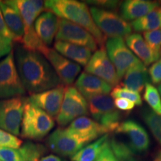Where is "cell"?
I'll return each mask as SVG.
<instances>
[{
    "instance_id": "obj_15",
    "label": "cell",
    "mask_w": 161,
    "mask_h": 161,
    "mask_svg": "<svg viewBox=\"0 0 161 161\" xmlns=\"http://www.w3.org/2000/svg\"><path fill=\"white\" fill-rule=\"evenodd\" d=\"M66 129L85 145L108 133V130L102 125L86 116L77 118Z\"/></svg>"
},
{
    "instance_id": "obj_5",
    "label": "cell",
    "mask_w": 161,
    "mask_h": 161,
    "mask_svg": "<svg viewBox=\"0 0 161 161\" xmlns=\"http://www.w3.org/2000/svg\"><path fill=\"white\" fill-rule=\"evenodd\" d=\"M25 92L18 75L12 51L0 60V100L23 96Z\"/></svg>"
},
{
    "instance_id": "obj_23",
    "label": "cell",
    "mask_w": 161,
    "mask_h": 161,
    "mask_svg": "<svg viewBox=\"0 0 161 161\" xmlns=\"http://www.w3.org/2000/svg\"><path fill=\"white\" fill-rule=\"evenodd\" d=\"M126 45L145 66H149L155 61L152 52L147 45L143 37L139 33L130 34L125 37Z\"/></svg>"
},
{
    "instance_id": "obj_6",
    "label": "cell",
    "mask_w": 161,
    "mask_h": 161,
    "mask_svg": "<svg viewBox=\"0 0 161 161\" xmlns=\"http://www.w3.org/2000/svg\"><path fill=\"white\" fill-rule=\"evenodd\" d=\"M89 114L87 102L74 86L66 87L63 102L56 121L60 126H66L80 116Z\"/></svg>"
},
{
    "instance_id": "obj_46",
    "label": "cell",
    "mask_w": 161,
    "mask_h": 161,
    "mask_svg": "<svg viewBox=\"0 0 161 161\" xmlns=\"http://www.w3.org/2000/svg\"><path fill=\"white\" fill-rule=\"evenodd\" d=\"M160 55H161V52H160Z\"/></svg>"
},
{
    "instance_id": "obj_17",
    "label": "cell",
    "mask_w": 161,
    "mask_h": 161,
    "mask_svg": "<svg viewBox=\"0 0 161 161\" xmlns=\"http://www.w3.org/2000/svg\"><path fill=\"white\" fill-rule=\"evenodd\" d=\"M75 88L84 98L97 95H108L112 91V86L97 76L83 72L75 84Z\"/></svg>"
},
{
    "instance_id": "obj_9",
    "label": "cell",
    "mask_w": 161,
    "mask_h": 161,
    "mask_svg": "<svg viewBox=\"0 0 161 161\" xmlns=\"http://www.w3.org/2000/svg\"><path fill=\"white\" fill-rule=\"evenodd\" d=\"M55 40L83 46L92 52H96L98 48L97 42L90 32L72 22L60 18Z\"/></svg>"
},
{
    "instance_id": "obj_36",
    "label": "cell",
    "mask_w": 161,
    "mask_h": 161,
    "mask_svg": "<svg viewBox=\"0 0 161 161\" xmlns=\"http://www.w3.org/2000/svg\"><path fill=\"white\" fill-rule=\"evenodd\" d=\"M148 71L150 80L154 84H161V59L157 60L150 66Z\"/></svg>"
},
{
    "instance_id": "obj_28",
    "label": "cell",
    "mask_w": 161,
    "mask_h": 161,
    "mask_svg": "<svg viewBox=\"0 0 161 161\" xmlns=\"http://www.w3.org/2000/svg\"><path fill=\"white\" fill-rule=\"evenodd\" d=\"M19 151L23 157V161H40L47 152V148L43 145L29 141L20 147Z\"/></svg>"
},
{
    "instance_id": "obj_34",
    "label": "cell",
    "mask_w": 161,
    "mask_h": 161,
    "mask_svg": "<svg viewBox=\"0 0 161 161\" xmlns=\"http://www.w3.org/2000/svg\"><path fill=\"white\" fill-rule=\"evenodd\" d=\"M23 141L14 134L0 129V148L17 149L22 146Z\"/></svg>"
},
{
    "instance_id": "obj_37",
    "label": "cell",
    "mask_w": 161,
    "mask_h": 161,
    "mask_svg": "<svg viewBox=\"0 0 161 161\" xmlns=\"http://www.w3.org/2000/svg\"><path fill=\"white\" fill-rule=\"evenodd\" d=\"M96 161H135L134 160H123L119 159L117 157H116L114 152H112L111 148L110 146V140L107 142L105 147L102 151V154Z\"/></svg>"
},
{
    "instance_id": "obj_22",
    "label": "cell",
    "mask_w": 161,
    "mask_h": 161,
    "mask_svg": "<svg viewBox=\"0 0 161 161\" xmlns=\"http://www.w3.org/2000/svg\"><path fill=\"white\" fill-rule=\"evenodd\" d=\"M55 49L58 53L80 66H85L92 57V51L86 47L66 42L56 41Z\"/></svg>"
},
{
    "instance_id": "obj_42",
    "label": "cell",
    "mask_w": 161,
    "mask_h": 161,
    "mask_svg": "<svg viewBox=\"0 0 161 161\" xmlns=\"http://www.w3.org/2000/svg\"><path fill=\"white\" fill-rule=\"evenodd\" d=\"M40 161H62L59 157L54 155V154H49V155L45 156L42 158Z\"/></svg>"
},
{
    "instance_id": "obj_41",
    "label": "cell",
    "mask_w": 161,
    "mask_h": 161,
    "mask_svg": "<svg viewBox=\"0 0 161 161\" xmlns=\"http://www.w3.org/2000/svg\"><path fill=\"white\" fill-rule=\"evenodd\" d=\"M88 3L90 4H95L97 5H102L104 7L108 8L110 9H116L117 8V5H119V2L116 1H90Z\"/></svg>"
},
{
    "instance_id": "obj_47",
    "label": "cell",
    "mask_w": 161,
    "mask_h": 161,
    "mask_svg": "<svg viewBox=\"0 0 161 161\" xmlns=\"http://www.w3.org/2000/svg\"><path fill=\"white\" fill-rule=\"evenodd\" d=\"M64 161H66V160H64Z\"/></svg>"
},
{
    "instance_id": "obj_19",
    "label": "cell",
    "mask_w": 161,
    "mask_h": 161,
    "mask_svg": "<svg viewBox=\"0 0 161 161\" xmlns=\"http://www.w3.org/2000/svg\"><path fill=\"white\" fill-rule=\"evenodd\" d=\"M159 7L156 2L146 0H127L121 5V17L125 21H134Z\"/></svg>"
},
{
    "instance_id": "obj_8",
    "label": "cell",
    "mask_w": 161,
    "mask_h": 161,
    "mask_svg": "<svg viewBox=\"0 0 161 161\" xmlns=\"http://www.w3.org/2000/svg\"><path fill=\"white\" fill-rule=\"evenodd\" d=\"M105 48L107 54L114 64L119 79L124 77L130 68L141 62L130 51L122 37L108 39L105 41Z\"/></svg>"
},
{
    "instance_id": "obj_11",
    "label": "cell",
    "mask_w": 161,
    "mask_h": 161,
    "mask_svg": "<svg viewBox=\"0 0 161 161\" xmlns=\"http://www.w3.org/2000/svg\"><path fill=\"white\" fill-rule=\"evenodd\" d=\"M47 146L52 152L62 157H72L84 148L85 144L68 131L58 128L48 136Z\"/></svg>"
},
{
    "instance_id": "obj_14",
    "label": "cell",
    "mask_w": 161,
    "mask_h": 161,
    "mask_svg": "<svg viewBox=\"0 0 161 161\" xmlns=\"http://www.w3.org/2000/svg\"><path fill=\"white\" fill-rule=\"evenodd\" d=\"M115 132L127 136L128 146L134 153L144 152L149 148L150 140L148 133L136 121L129 119L121 122Z\"/></svg>"
},
{
    "instance_id": "obj_43",
    "label": "cell",
    "mask_w": 161,
    "mask_h": 161,
    "mask_svg": "<svg viewBox=\"0 0 161 161\" xmlns=\"http://www.w3.org/2000/svg\"><path fill=\"white\" fill-rule=\"evenodd\" d=\"M158 89V92H159V93H160V97H161V84H159Z\"/></svg>"
},
{
    "instance_id": "obj_7",
    "label": "cell",
    "mask_w": 161,
    "mask_h": 161,
    "mask_svg": "<svg viewBox=\"0 0 161 161\" xmlns=\"http://www.w3.org/2000/svg\"><path fill=\"white\" fill-rule=\"evenodd\" d=\"M26 102L27 98L23 96L0 100V129L19 135Z\"/></svg>"
},
{
    "instance_id": "obj_3",
    "label": "cell",
    "mask_w": 161,
    "mask_h": 161,
    "mask_svg": "<svg viewBox=\"0 0 161 161\" xmlns=\"http://www.w3.org/2000/svg\"><path fill=\"white\" fill-rule=\"evenodd\" d=\"M55 120L43 110L26 102L21 123V136L29 140H40L55 127Z\"/></svg>"
},
{
    "instance_id": "obj_18",
    "label": "cell",
    "mask_w": 161,
    "mask_h": 161,
    "mask_svg": "<svg viewBox=\"0 0 161 161\" xmlns=\"http://www.w3.org/2000/svg\"><path fill=\"white\" fill-rule=\"evenodd\" d=\"M59 17L53 12L47 11L41 14L35 23V29L38 37L42 41L49 46L52 45L54 38L58 33Z\"/></svg>"
},
{
    "instance_id": "obj_45",
    "label": "cell",
    "mask_w": 161,
    "mask_h": 161,
    "mask_svg": "<svg viewBox=\"0 0 161 161\" xmlns=\"http://www.w3.org/2000/svg\"><path fill=\"white\" fill-rule=\"evenodd\" d=\"M154 161H161V160H160V159H158V158H157L156 160H154Z\"/></svg>"
},
{
    "instance_id": "obj_20",
    "label": "cell",
    "mask_w": 161,
    "mask_h": 161,
    "mask_svg": "<svg viewBox=\"0 0 161 161\" xmlns=\"http://www.w3.org/2000/svg\"><path fill=\"white\" fill-rule=\"evenodd\" d=\"M149 75L146 66L142 62L132 66L125 74L122 81L124 87L140 94L149 80Z\"/></svg>"
},
{
    "instance_id": "obj_4",
    "label": "cell",
    "mask_w": 161,
    "mask_h": 161,
    "mask_svg": "<svg viewBox=\"0 0 161 161\" xmlns=\"http://www.w3.org/2000/svg\"><path fill=\"white\" fill-rule=\"evenodd\" d=\"M90 11L98 29L105 37H125L131 34L130 24L114 11L98 7H91Z\"/></svg>"
},
{
    "instance_id": "obj_25",
    "label": "cell",
    "mask_w": 161,
    "mask_h": 161,
    "mask_svg": "<svg viewBox=\"0 0 161 161\" xmlns=\"http://www.w3.org/2000/svg\"><path fill=\"white\" fill-rule=\"evenodd\" d=\"M109 141L108 134H104L78 152L71 158L72 161H96L99 158L107 142Z\"/></svg>"
},
{
    "instance_id": "obj_39",
    "label": "cell",
    "mask_w": 161,
    "mask_h": 161,
    "mask_svg": "<svg viewBox=\"0 0 161 161\" xmlns=\"http://www.w3.org/2000/svg\"><path fill=\"white\" fill-rule=\"evenodd\" d=\"M0 36L6 40H9V41H14V37L6 25L1 9H0Z\"/></svg>"
},
{
    "instance_id": "obj_44",
    "label": "cell",
    "mask_w": 161,
    "mask_h": 161,
    "mask_svg": "<svg viewBox=\"0 0 161 161\" xmlns=\"http://www.w3.org/2000/svg\"><path fill=\"white\" fill-rule=\"evenodd\" d=\"M158 159H160V160H161V152H160V153H159V154H158Z\"/></svg>"
},
{
    "instance_id": "obj_33",
    "label": "cell",
    "mask_w": 161,
    "mask_h": 161,
    "mask_svg": "<svg viewBox=\"0 0 161 161\" xmlns=\"http://www.w3.org/2000/svg\"><path fill=\"white\" fill-rule=\"evenodd\" d=\"M110 96L114 98H125V99L134 102L135 105L137 106H141L142 104V101L140 94L119 86H116L112 90L111 92H110Z\"/></svg>"
},
{
    "instance_id": "obj_1",
    "label": "cell",
    "mask_w": 161,
    "mask_h": 161,
    "mask_svg": "<svg viewBox=\"0 0 161 161\" xmlns=\"http://www.w3.org/2000/svg\"><path fill=\"white\" fill-rule=\"evenodd\" d=\"M14 55L19 79L31 95L61 85L49 60L41 53L29 51L18 43Z\"/></svg>"
},
{
    "instance_id": "obj_35",
    "label": "cell",
    "mask_w": 161,
    "mask_h": 161,
    "mask_svg": "<svg viewBox=\"0 0 161 161\" xmlns=\"http://www.w3.org/2000/svg\"><path fill=\"white\" fill-rule=\"evenodd\" d=\"M0 161H23V159L17 149L0 148Z\"/></svg>"
},
{
    "instance_id": "obj_40",
    "label": "cell",
    "mask_w": 161,
    "mask_h": 161,
    "mask_svg": "<svg viewBox=\"0 0 161 161\" xmlns=\"http://www.w3.org/2000/svg\"><path fill=\"white\" fill-rule=\"evenodd\" d=\"M12 52V42L0 36V58L8 55Z\"/></svg>"
},
{
    "instance_id": "obj_31",
    "label": "cell",
    "mask_w": 161,
    "mask_h": 161,
    "mask_svg": "<svg viewBox=\"0 0 161 161\" xmlns=\"http://www.w3.org/2000/svg\"><path fill=\"white\" fill-rule=\"evenodd\" d=\"M110 146L112 152L119 159L123 160H134V154H135L128 144L125 143L116 137H113L110 140Z\"/></svg>"
},
{
    "instance_id": "obj_16",
    "label": "cell",
    "mask_w": 161,
    "mask_h": 161,
    "mask_svg": "<svg viewBox=\"0 0 161 161\" xmlns=\"http://www.w3.org/2000/svg\"><path fill=\"white\" fill-rule=\"evenodd\" d=\"M0 9L8 29L14 37V42L21 44L25 34V25L14 1H0Z\"/></svg>"
},
{
    "instance_id": "obj_29",
    "label": "cell",
    "mask_w": 161,
    "mask_h": 161,
    "mask_svg": "<svg viewBox=\"0 0 161 161\" xmlns=\"http://www.w3.org/2000/svg\"><path fill=\"white\" fill-rule=\"evenodd\" d=\"M141 116L145 123L148 127L153 136L161 145V116H159L151 109L144 108L141 111Z\"/></svg>"
},
{
    "instance_id": "obj_13",
    "label": "cell",
    "mask_w": 161,
    "mask_h": 161,
    "mask_svg": "<svg viewBox=\"0 0 161 161\" xmlns=\"http://www.w3.org/2000/svg\"><path fill=\"white\" fill-rule=\"evenodd\" d=\"M45 57L64 85L70 86L75 81L81 69L80 65L60 55L55 49L49 48Z\"/></svg>"
},
{
    "instance_id": "obj_24",
    "label": "cell",
    "mask_w": 161,
    "mask_h": 161,
    "mask_svg": "<svg viewBox=\"0 0 161 161\" xmlns=\"http://www.w3.org/2000/svg\"><path fill=\"white\" fill-rule=\"evenodd\" d=\"M14 3L23 19L25 29L34 26V22L45 9L43 1L15 0Z\"/></svg>"
},
{
    "instance_id": "obj_27",
    "label": "cell",
    "mask_w": 161,
    "mask_h": 161,
    "mask_svg": "<svg viewBox=\"0 0 161 161\" xmlns=\"http://www.w3.org/2000/svg\"><path fill=\"white\" fill-rule=\"evenodd\" d=\"M21 45L29 51L40 52L44 56L49 49V48L38 37L35 26L25 29V34Z\"/></svg>"
},
{
    "instance_id": "obj_12",
    "label": "cell",
    "mask_w": 161,
    "mask_h": 161,
    "mask_svg": "<svg viewBox=\"0 0 161 161\" xmlns=\"http://www.w3.org/2000/svg\"><path fill=\"white\" fill-rule=\"evenodd\" d=\"M65 90L64 84H61L53 89L32 94L27 98V102L43 110L52 118L57 117L61 108Z\"/></svg>"
},
{
    "instance_id": "obj_2",
    "label": "cell",
    "mask_w": 161,
    "mask_h": 161,
    "mask_svg": "<svg viewBox=\"0 0 161 161\" xmlns=\"http://www.w3.org/2000/svg\"><path fill=\"white\" fill-rule=\"evenodd\" d=\"M44 5L45 9L53 12L58 17L72 22L90 32L100 48L104 47L106 37L98 29L85 3L75 0H49L44 2Z\"/></svg>"
},
{
    "instance_id": "obj_30",
    "label": "cell",
    "mask_w": 161,
    "mask_h": 161,
    "mask_svg": "<svg viewBox=\"0 0 161 161\" xmlns=\"http://www.w3.org/2000/svg\"><path fill=\"white\" fill-rule=\"evenodd\" d=\"M143 99L149 105L152 111L161 116V97L158 90L152 84L148 83L146 85Z\"/></svg>"
},
{
    "instance_id": "obj_21",
    "label": "cell",
    "mask_w": 161,
    "mask_h": 161,
    "mask_svg": "<svg viewBox=\"0 0 161 161\" xmlns=\"http://www.w3.org/2000/svg\"><path fill=\"white\" fill-rule=\"evenodd\" d=\"M88 111L98 122L106 116L117 111L113 98L109 95H97L86 98Z\"/></svg>"
},
{
    "instance_id": "obj_38",
    "label": "cell",
    "mask_w": 161,
    "mask_h": 161,
    "mask_svg": "<svg viewBox=\"0 0 161 161\" xmlns=\"http://www.w3.org/2000/svg\"><path fill=\"white\" fill-rule=\"evenodd\" d=\"M114 105L117 109L122 111H130L134 108L135 104L125 98H115L114 101Z\"/></svg>"
},
{
    "instance_id": "obj_26",
    "label": "cell",
    "mask_w": 161,
    "mask_h": 161,
    "mask_svg": "<svg viewBox=\"0 0 161 161\" xmlns=\"http://www.w3.org/2000/svg\"><path fill=\"white\" fill-rule=\"evenodd\" d=\"M130 25L135 31L143 33L161 29V8H156L142 17L134 20Z\"/></svg>"
},
{
    "instance_id": "obj_10",
    "label": "cell",
    "mask_w": 161,
    "mask_h": 161,
    "mask_svg": "<svg viewBox=\"0 0 161 161\" xmlns=\"http://www.w3.org/2000/svg\"><path fill=\"white\" fill-rule=\"evenodd\" d=\"M85 72L97 76L112 86L117 85L120 80L104 47H101L92 55L85 66Z\"/></svg>"
},
{
    "instance_id": "obj_32",
    "label": "cell",
    "mask_w": 161,
    "mask_h": 161,
    "mask_svg": "<svg viewBox=\"0 0 161 161\" xmlns=\"http://www.w3.org/2000/svg\"><path fill=\"white\" fill-rule=\"evenodd\" d=\"M145 41L152 52L155 61L158 60L161 52V29L143 33Z\"/></svg>"
}]
</instances>
